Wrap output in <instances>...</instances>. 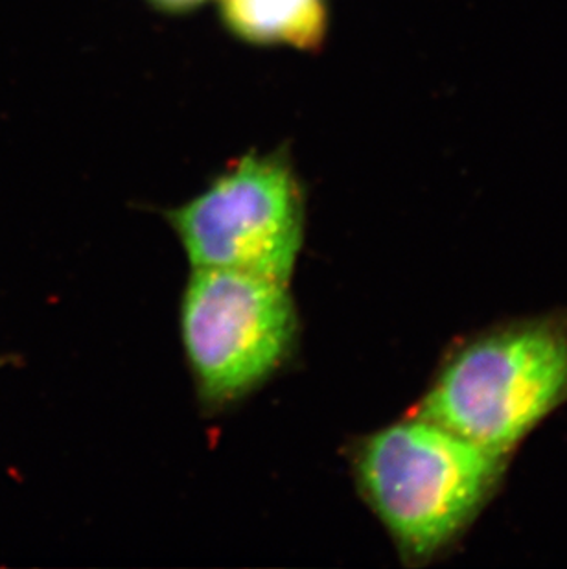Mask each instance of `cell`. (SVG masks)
Instances as JSON below:
<instances>
[{
	"label": "cell",
	"instance_id": "obj_1",
	"mask_svg": "<svg viewBox=\"0 0 567 569\" xmlns=\"http://www.w3.org/2000/svg\"><path fill=\"white\" fill-rule=\"evenodd\" d=\"M510 457L409 413L350 450L354 481L404 565H434L496 498Z\"/></svg>",
	"mask_w": 567,
	"mask_h": 569
},
{
	"label": "cell",
	"instance_id": "obj_2",
	"mask_svg": "<svg viewBox=\"0 0 567 569\" xmlns=\"http://www.w3.org/2000/svg\"><path fill=\"white\" fill-rule=\"evenodd\" d=\"M566 402L567 310H557L457 341L412 413L513 457Z\"/></svg>",
	"mask_w": 567,
	"mask_h": 569
},
{
	"label": "cell",
	"instance_id": "obj_3",
	"mask_svg": "<svg viewBox=\"0 0 567 569\" xmlns=\"http://www.w3.org/2000/svg\"><path fill=\"white\" fill-rule=\"evenodd\" d=\"M179 322L193 386L209 411L240 402L273 378L299 338L288 282L223 269H192Z\"/></svg>",
	"mask_w": 567,
	"mask_h": 569
},
{
	"label": "cell",
	"instance_id": "obj_4",
	"mask_svg": "<svg viewBox=\"0 0 567 569\" xmlns=\"http://www.w3.org/2000/svg\"><path fill=\"white\" fill-rule=\"evenodd\" d=\"M192 269H223L289 282L305 242L306 199L288 153L251 151L168 210Z\"/></svg>",
	"mask_w": 567,
	"mask_h": 569
},
{
	"label": "cell",
	"instance_id": "obj_5",
	"mask_svg": "<svg viewBox=\"0 0 567 569\" xmlns=\"http://www.w3.org/2000/svg\"><path fill=\"white\" fill-rule=\"evenodd\" d=\"M221 13L249 43L314 50L327 36V0H221Z\"/></svg>",
	"mask_w": 567,
	"mask_h": 569
},
{
	"label": "cell",
	"instance_id": "obj_6",
	"mask_svg": "<svg viewBox=\"0 0 567 569\" xmlns=\"http://www.w3.org/2000/svg\"><path fill=\"white\" fill-rule=\"evenodd\" d=\"M157 8L167 11H185L192 10L196 6L201 4L205 0H150Z\"/></svg>",
	"mask_w": 567,
	"mask_h": 569
}]
</instances>
